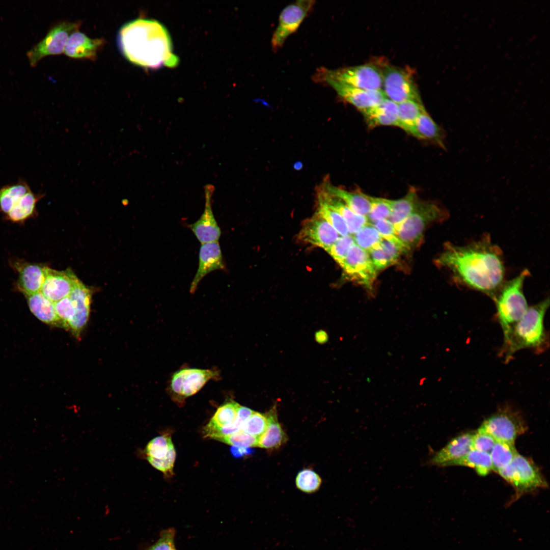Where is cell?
<instances>
[{"label": "cell", "mask_w": 550, "mask_h": 550, "mask_svg": "<svg viewBox=\"0 0 550 550\" xmlns=\"http://www.w3.org/2000/svg\"><path fill=\"white\" fill-rule=\"evenodd\" d=\"M435 263L448 269L457 283L493 299L505 282L502 252L488 235L462 245L447 243Z\"/></svg>", "instance_id": "cell-1"}, {"label": "cell", "mask_w": 550, "mask_h": 550, "mask_svg": "<svg viewBox=\"0 0 550 550\" xmlns=\"http://www.w3.org/2000/svg\"><path fill=\"white\" fill-rule=\"evenodd\" d=\"M118 43L128 61L145 69L173 68L179 64L170 35L157 20L138 18L127 22L119 31Z\"/></svg>", "instance_id": "cell-2"}, {"label": "cell", "mask_w": 550, "mask_h": 550, "mask_svg": "<svg viewBox=\"0 0 550 550\" xmlns=\"http://www.w3.org/2000/svg\"><path fill=\"white\" fill-rule=\"evenodd\" d=\"M549 306L548 297L528 308L522 318L505 335L501 356L506 363L517 351L529 348L539 352L547 346L544 318Z\"/></svg>", "instance_id": "cell-3"}, {"label": "cell", "mask_w": 550, "mask_h": 550, "mask_svg": "<svg viewBox=\"0 0 550 550\" xmlns=\"http://www.w3.org/2000/svg\"><path fill=\"white\" fill-rule=\"evenodd\" d=\"M529 275L526 269L514 279L504 282L493 299L503 335L515 325L529 308L523 292L524 281Z\"/></svg>", "instance_id": "cell-4"}, {"label": "cell", "mask_w": 550, "mask_h": 550, "mask_svg": "<svg viewBox=\"0 0 550 550\" xmlns=\"http://www.w3.org/2000/svg\"><path fill=\"white\" fill-rule=\"evenodd\" d=\"M313 80L322 83L332 80L365 90H382L381 67L372 64L330 69L321 67L314 73Z\"/></svg>", "instance_id": "cell-5"}, {"label": "cell", "mask_w": 550, "mask_h": 550, "mask_svg": "<svg viewBox=\"0 0 550 550\" xmlns=\"http://www.w3.org/2000/svg\"><path fill=\"white\" fill-rule=\"evenodd\" d=\"M448 216V212L438 204L419 200L412 212L395 228L396 233L410 250L420 243L429 224L444 220Z\"/></svg>", "instance_id": "cell-6"}, {"label": "cell", "mask_w": 550, "mask_h": 550, "mask_svg": "<svg viewBox=\"0 0 550 550\" xmlns=\"http://www.w3.org/2000/svg\"><path fill=\"white\" fill-rule=\"evenodd\" d=\"M497 473L515 491V494L511 501L512 503L524 494L548 486L546 480L534 462L518 453L507 465Z\"/></svg>", "instance_id": "cell-7"}, {"label": "cell", "mask_w": 550, "mask_h": 550, "mask_svg": "<svg viewBox=\"0 0 550 550\" xmlns=\"http://www.w3.org/2000/svg\"><path fill=\"white\" fill-rule=\"evenodd\" d=\"M216 369H203L185 367L175 372L171 376L168 391L172 398L182 403L198 393L209 380L219 379Z\"/></svg>", "instance_id": "cell-8"}, {"label": "cell", "mask_w": 550, "mask_h": 550, "mask_svg": "<svg viewBox=\"0 0 550 550\" xmlns=\"http://www.w3.org/2000/svg\"><path fill=\"white\" fill-rule=\"evenodd\" d=\"M80 21L64 20L52 26L45 37L26 53L30 64L34 67L43 58L64 53L69 36L79 30Z\"/></svg>", "instance_id": "cell-9"}, {"label": "cell", "mask_w": 550, "mask_h": 550, "mask_svg": "<svg viewBox=\"0 0 550 550\" xmlns=\"http://www.w3.org/2000/svg\"><path fill=\"white\" fill-rule=\"evenodd\" d=\"M382 90L386 97L396 103L406 100L422 102L411 73L388 65L381 67Z\"/></svg>", "instance_id": "cell-10"}, {"label": "cell", "mask_w": 550, "mask_h": 550, "mask_svg": "<svg viewBox=\"0 0 550 550\" xmlns=\"http://www.w3.org/2000/svg\"><path fill=\"white\" fill-rule=\"evenodd\" d=\"M315 1L300 0L290 4L281 11L278 26L271 39L272 50L277 51L283 46L285 41L295 33L300 24L312 11Z\"/></svg>", "instance_id": "cell-11"}, {"label": "cell", "mask_w": 550, "mask_h": 550, "mask_svg": "<svg viewBox=\"0 0 550 550\" xmlns=\"http://www.w3.org/2000/svg\"><path fill=\"white\" fill-rule=\"evenodd\" d=\"M480 428L497 441L514 444L515 439L526 431L527 427L521 415L505 407L485 420Z\"/></svg>", "instance_id": "cell-12"}, {"label": "cell", "mask_w": 550, "mask_h": 550, "mask_svg": "<svg viewBox=\"0 0 550 550\" xmlns=\"http://www.w3.org/2000/svg\"><path fill=\"white\" fill-rule=\"evenodd\" d=\"M340 266L347 278L370 289L376 279V270L368 252L355 243Z\"/></svg>", "instance_id": "cell-13"}, {"label": "cell", "mask_w": 550, "mask_h": 550, "mask_svg": "<svg viewBox=\"0 0 550 550\" xmlns=\"http://www.w3.org/2000/svg\"><path fill=\"white\" fill-rule=\"evenodd\" d=\"M341 236L320 215L316 212L303 223L298 234L302 242L324 249L329 248Z\"/></svg>", "instance_id": "cell-14"}, {"label": "cell", "mask_w": 550, "mask_h": 550, "mask_svg": "<svg viewBox=\"0 0 550 550\" xmlns=\"http://www.w3.org/2000/svg\"><path fill=\"white\" fill-rule=\"evenodd\" d=\"M80 282L70 269L58 271L45 266V279L40 292L55 302L68 296Z\"/></svg>", "instance_id": "cell-15"}, {"label": "cell", "mask_w": 550, "mask_h": 550, "mask_svg": "<svg viewBox=\"0 0 550 550\" xmlns=\"http://www.w3.org/2000/svg\"><path fill=\"white\" fill-rule=\"evenodd\" d=\"M322 84L331 87L340 97L361 112L378 105L387 98L382 90H363L332 80Z\"/></svg>", "instance_id": "cell-16"}, {"label": "cell", "mask_w": 550, "mask_h": 550, "mask_svg": "<svg viewBox=\"0 0 550 550\" xmlns=\"http://www.w3.org/2000/svg\"><path fill=\"white\" fill-rule=\"evenodd\" d=\"M222 250L218 242L201 244L199 253V264L196 273L189 287L193 294L201 281L209 273L216 270H226Z\"/></svg>", "instance_id": "cell-17"}, {"label": "cell", "mask_w": 550, "mask_h": 550, "mask_svg": "<svg viewBox=\"0 0 550 550\" xmlns=\"http://www.w3.org/2000/svg\"><path fill=\"white\" fill-rule=\"evenodd\" d=\"M212 189L210 185L205 187L206 200L204 211L199 219L188 226L201 244L218 242L221 236V228L211 208Z\"/></svg>", "instance_id": "cell-18"}, {"label": "cell", "mask_w": 550, "mask_h": 550, "mask_svg": "<svg viewBox=\"0 0 550 550\" xmlns=\"http://www.w3.org/2000/svg\"><path fill=\"white\" fill-rule=\"evenodd\" d=\"M105 43L106 40L103 38L92 39L77 30L69 36L64 53L73 59L95 61L98 52Z\"/></svg>", "instance_id": "cell-19"}, {"label": "cell", "mask_w": 550, "mask_h": 550, "mask_svg": "<svg viewBox=\"0 0 550 550\" xmlns=\"http://www.w3.org/2000/svg\"><path fill=\"white\" fill-rule=\"evenodd\" d=\"M12 267L18 273L17 289L28 295L40 292L45 279V267L22 260L12 262Z\"/></svg>", "instance_id": "cell-20"}, {"label": "cell", "mask_w": 550, "mask_h": 550, "mask_svg": "<svg viewBox=\"0 0 550 550\" xmlns=\"http://www.w3.org/2000/svg\"><path fill=\"white\" fill-rule=\"evenodd\" d=\"M68 296L75 313L70 323L69 329L78 338L89 319L91 293L90 289L80 281Z\"/></svg>", "instance_id": "cell-21"}, {"label": "cell", "mask_w": 550, "mask_h": 550, "mask_svg": "<svg viewBox=\"0 0 550 550\" xmlns=\"http://www.w3.org/2000/svg\"><path fill=\"white\" fill-rule=\"evenodd\" d=\"M317 199L325 202L340 214L351 235L369 223L367 217L354 213L342 201L330 193L323 183L318 187Z\"/></svg>", "instance_id": "cell-22"}, {"label": "cell", "mask_w": 550, "mask_h": 550, "mask_svg": "<svg viewBox=\"0 0 550 550\" xmlns=\"http://www.w3.org/2000/svg\"><path fill=\"white\" fill-rule=\"evenodd\" d=\"M473 434V432H466L454 437L432 456L430 464L444 467L448 463L465 455L472 449Z\"/></svg>", "instance_id": "cell-23"}, {"label": "cell", "mask_w": 550, "mask_h": 550, "mask_svg": "<svg viewBox=\"0 0 550 550\" xmlns=\"http://www.w3.org/2000/svg\"><path fill=\"white\" fill-rule=\"evenodd\" d=\"M361 112L370 127L398 126L397 103L387 98L378 105Z\"/></svg>", "instance_id": "cell-24"}, {"label": "cell", "mask_w": 550, "mask_h": 550, "mask_svg": "<svg viewBox=\"0 0 550 550\" xmlns=\"http://www.w3.org/2000/svg\"><path fill=\"white\" fill-rule=\"evenodd\" d=\"M327 190L342 201L354 213L367 217L370 209L368 196L360 192L349 191L332 185L325 179L322 182Z\"/></svg>", "instance_id": "cell-25"}, {"label": "cell", "mask_w": 550, "mask_h": 550, "mask_svg": "<svg viewBox=\"0 0 550 550\" xmlns=\"http://www.w3.org/2000/svg\"><path fill=\"white\" fill-rule=\"evenodd\" d=\"M32 313L40 320L47 324L60 325L62 323L58 317L54 304L40 291L25 295Z\"/></svg>", "instance_id": "cell-26"}, {"label": "cell", "mask_w": 550, "mask_h": 550, "mask_svg": "<svg viewBox=\"0 0 550 550\" xmlns=\"http://www.w3.org/2000/svg\"><path fill=\"white\" fill-rule=\"evenodd\" d=\"M414 136L429 140L444 149H446L444 130L432 119L425 108L416 122Z\"/></svg>", "instance_id": "cell-27"}, {"label": "cell", "mask_w": 550, "mask_h": 550, "mask_svg": "<svg viewBox=\"0 0 550 550\" xmlns=\"http://www.w3.org/2000/svg\"><path fill=\"white\" fill-rule=\"evenodd\" d=\"M268 425L265 432L258 438L257 447L266 449L279 448L287 440L286 434L279 423L275 407L266 413Z\"/></svg>", "instance_id": "cell-28"}, {"label": "cell", "mask_w": 550, "mask_h": 550, "mask_svg": "<svg viewBox=\"0 0 550 550\" xmlns=\"http://www.w3.org/2000/svg\"><path fill=\"white\" fill-rule=\"evenodd\" d=\"M44 196V194H35L30 190L5 215L7 219L13 223H20L32 217L36 212L37 203Z\"/></svg>", "instance_id": "cell-29"}, {"label": "cell", "mask_w": 550, "mask_h": 550, "mask_svg": "<svg viewBox=\"0 0 550 550\" xmlns=\"http://www.w3.org/2000/svg\"><path fill=\"white\" fill-rule=\"evenodd\" d=\"M403 253L405 252L398 245L383 239L379 247L368 254L378 272L395 264Z\"/></svg>", "instance_id": "cell-30"}, {"label": "cell", "mask_w": 550, "mask_h": 550, "mask_svg": "<svg viewBox=\"0 0 550 550\" xmlns=\"http://www.w3.org/2000/svg\"><path fill=\"white\" fill-rule=\"evenodd\" d=\"M240 404L229 400L219 406L207 424L204 427V436L214 430L228 426L235 421Z\"/></svg>", "instance_id": "cell-31"}, {"label": "cell", "mask_w": 550, "mask_h": 550, "mask_svg": "<svg viewBox=\"0 0 550 550\" xmlns=\"http://www.w3.org/2000/svg\"><path fill=\"white\" fill-rule=\"evenodd\" d=\"M454 465L472 468L482 476H486L492 470L490 454L475 449H472L461 458L448 463L445 466Z\"/></svg>", "instance_id": "cell-32"}, {"label": "cell", "mask_w": 550, "mask_h": 550, "mask_svg": "<svg viewBox=\"0 0 550 550\" xmlns=\"http://www.w3.org/2000/svg\"><path fill=\"white\" fill-rule=\"evenodd\" d=\"M31 189L23 179L0 187V212L7 214L16 203Z\"/></svg>", "instance_id": "cell-33"}, {"label": "cell", "mask_w": 550, "mask_h": 550, "mask_svg": "<svg viewBox=\"0 0 550 550\" xmlns=\"http://www.w3.org/2000/svg\"><path fill=\"white\" fill-rule=\"evenodd\" d=\"M398 127L414 135L416 122L425 109L422 102L406 100L398 103Z\"/></svg>", "instance_id": "cell-34"}, {"label": "cell", "mask_w": 550, "mask_h": 550, "mask_svg": "<svg viewBox=\"0 0 550 550\" xmlns=\"http://www.w3.org/2000/svg\"><path fill=\"white\" fill-rule=\"evenodd\" d=\"M418 200L416 191L413 188L402 198L391 200V211L388 219L395 229L412 212Z\"/></svg>", "instance_id": "cell-35"}, {"label": "cell", "mask_w": 550, "mask_h": 550, "mask_svg": "<svg viewBox=\"0 0 550 550\" xmlns=\"http://www.w3.org/2000/svg\"><path fill=\"white\" fill-rule=\"evenodd\" d=\"M517 454L514 444L497 441L489 454L492 470L498 472L507 465Z\"/></svg>", "instance_id": "cell-36"}, {"label": "cell", "mask_w": 550, "mask_h": 550, "mask_svg": "<svg viewBox=\"0 0 550 550\" xmlns=\"http://www.w3.org/2000/svg\"><path fill=\"white\" fill-rule=\"evenodd\" d=\"M352 236L355 243L368 253L379 247L383 239L370 223L362 227Z\"/></svg>", "instance_id": "cell-37"}, {"label": "cell", "mask_w": 550, "mask_h": 550, "mask_svg": "<svg viewBox=\"0 0 550 550\" xmlns=\"http://www.w3.org/2000/svg\"><path fill=\"white\" fill-rule=\"evenodd\" d=\"M317 213L323 217L341 236L350 234L343 218L323 201L317 199Z\"/></svg>", "instance_id": "cell-38"}, {"label": "cell", "mask_w": 550, "mask_h": 550, "mask_svg": "<svg viewBox=\"0 0 550 550\" xmlns=\"http://www.w3.org/2000/svg\"><path fill=\"white\" fill-rule=\"evenodd\" d=\"M173 446L170 436L162 435L151 439L146 448L147 458L159 459L164 457Z\"/></svg>", "instance_id": "cell-39"}, {"label": "cell", "mask_w": 550, "mask_h": 550, "mask_svg": "<svg viewBox=\"0 0 550 550\" xmlns=\"http://www.w3.org/2000/svg\"><path fill=\"white\" fill-rule=\"evenodd\" d=\"M370 201V209L367 216L370 223L388 219L391 211V200L368 196Z\"/></svg>", "instance_id": "cell-40"}, {"label": "cell", "mask_w": 550, "mask_h": 550, "mask_svg": "<svg viewBox=\"0 0 550 550\" xmlns=\"http://www.w3.org/2000/svg\"><path fill=\"white\" fill-rule=\"evenodd\" d=\"M295 483L298 489L306 493L316 491L321 484V479L314 471L304 469L297 474Z\"/></svg>", "instance_id": "cell-41"}, {"label": "cell", "mask_w": 550, "mask_h": 550, "mask_svg": "<svg viewBox=\"0 0 550 550\" xmlns=\"http://www.w3.org/2000/svg\"><path fill=\"white\" fill-rule=\"evenodd\" d=\"M268 418L266 414L254 411L243 423L241 430L244 432L259 438L266 430Z\"/></svg>", "instance_id": "cell-42"}, {"label": "cell", "mask_w": 550, "mask_h": 550, "mask_svg": "<svg viewBox=\"0 0 550 550\" xmlns=\"http://www.w3.org/2000/svg\"><path fill=\"white\" fill-rule=\"evenodd\" d=\"M354 243V239L351 235L341 236L325 251L340 265L345 259L350 248Z\"/></svg>", "instance_id": "cell-43"}, {"label": "cell", "mask_w": 550, "mask_h": 550, "mask_svg": "<svg viewBox=\"0 0 550 550\" xmlns=\"http://www.w3.org/2000/svg\"><path fill=\"white\" fill-rule=\"evenodd\" d=\"M371 224L378 231L383 239L398 245L405 253L409 251L399 238L394 225L388 219H381Z\"/></svg>", "instance_id": "cell-44"}, {"label": "cell", "mask_w": 550, "mask_h": 550, "mask_svg": "<svg viewBox=\"0 0 550 550\" xmlns=\"http://www.w3.org/2000/svg\"><path fill=\"white\" fill-rule=\"evenodd\" d=\"M56 313L62 323L63 327L69 328V325L75 316V311L72 301L67 296L55 302Z\"/></svg>", "instance_id": "cell-45"}, {"label": "cell", "mask_w": 550, "mask_h": 550, "mask_svg": "<svg viewBox=\"0 0 550 550\" xmlns=\"http://www.w3.org/2000/svg\"><path fill=\"white\" fill-rule=\"evenodd\" d=\"M258 438L240 430L218 440L232 446L250 448L257 446Z\"/></svg>", "instance_id": "cell-46"}, {"label": "cell", "mask_w": 550, "mask_h": 550, "mask_svg": "<svg viewBox=\"0 0 550 550\" xmlns=\"http://www.w3.org/2000/svg\"><path fill=\"white\" fill-rule=\"evenodd\" d=\"M496 442L492 436L479 427L473 436L472 449L490 454Z\"/></svg>", "instance_id": "cell-47"}, {"label": "cell", "mask_w": 550, "mask_h": 550, "mask_svg": "<svg viewBox=\"0 0 550 550\" xmlns=\"http://www.w3.org/2000/svg\"><path fill=\"white\" fill-rule=\"evenodd\" d=\"M176 459V451L174 445L170 449L167 455L163 458L156 459L147 458V460L154 468L162 472L167 476H171Z\"/></svg>", "instance_id": "cell-48"}, {"label": "cell", "mask_w": 550, "mask_h": 550, "mask_svg": "<svg viewBox=\"0 0 550 550\" xmlns=\"http://www.w3.org/2000/svg\"><path fill=\"white\" fill-rule=\"evenodd\" d=\"M176 530L170 528L162 530L158 539L147 550H177L175 544Z\"/></svg>", "instance_id": "cell-49"}, {"label": "cell", "mask_w": 550, "mask_h": 550, "mask_svg": "<svg viewBox=\"0 0 550 550\" xmlns=\"http://www.w3.org/2000/svg\"><path fill=\"white\" fill-rule=\"evenodd\" d=\"M249 448L232 446L231 452L235 456H242L251 453L252 451Z\"/></svg>", "instance_id": "cell-50"}, {"label": "cell", "mask_w": 550, "mask_h": 550, "mask_svg": "<svg viewBox=\"0 0 550 550\" xmlns=\"http://www.w3.org/2000/svg\"><path fill=\"white\" fill-rule=\"evenodd\" d=\"M316 341L319 344H324L327 342L328 336L327 333L324 330H319L315 334Z\"/></svg>", "instance_id": "cell-51"}]
</instances>
